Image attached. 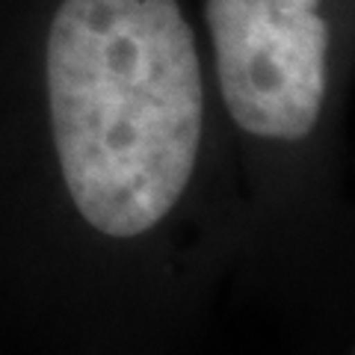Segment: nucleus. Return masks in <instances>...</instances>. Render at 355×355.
<instances>
[{
    "label": "nucleus",
    "instance_id": "nucleus-1",
    "mask_svg": "<svg viewBox=\"0 0 355 355\" xmlns=\"http://www.w3.org/2000/svg\"><path fill=\"white\" fill-rule=\"evenodd\" d=\"M48 95L71 202L107 237L146 234L196 169L205 89L178 0H62Z\"/></svg>",
    "mask_w": 355,
    "mask_h": 355
},
{
    "label": "nucleus",
    "instance_id": "nucleus-2",
    "mask_svg": "<svg viewBox=\"0 0 355 355\" xmlns=\"http://www.w3.org/2000/svg\"><path fill=\"white\" fill-rule=\"evenodd\" d=\"M317 6L320 0H207L219 89L243 130L287 142L314 130L329 53Z\"/></svg>",
    "mask_w": 355,
    "mask_h": 355
}]
</instances>
